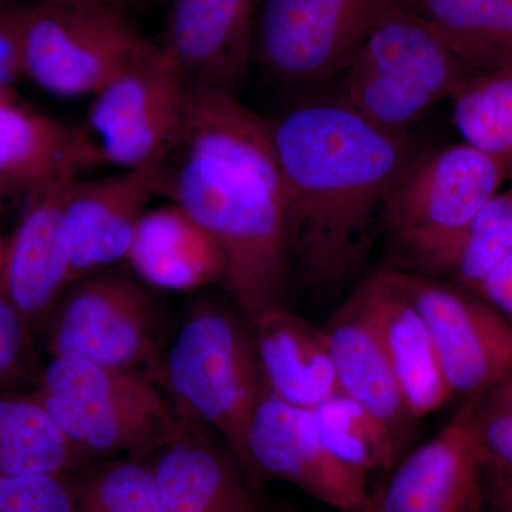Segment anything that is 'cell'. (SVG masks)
Here are the masks:
<instances>
[{"instance_id": "cell-4", "label": "cell", "mask_w": 512, "mask_h": 512, "mask_svg": "<svg viewBox=\"0 0 512 512\" xmlns=\"http://www.w3.org/2000/svg\"><path fill=\"white\" fill-rule=\"evenodd\" d=\"M33 393L90 463L148 460L178 421L170 397L146 373L50 359Z\"/></svg>"}, {"instance_id": "cell-40", "label": "cell", "mask_w": 512, "mask_h": 512, "mask_svg": "<svg viewBox=\"0 0 512 512\" xmlns=\"http://www.w3.org/2000/svg\"><path fill=\"white\" fill-rule=\"evenodd\" d=\"M279 512H288V511H279Z\"/></svg>"}, {"instance_id": "cell-11", "label": "cell", "mask_w": 512, "mask_h": 512, "mask_svg": "<svg viewBox=\"0 0 512 512\" xmlns=\"http://www.w3.org/2000/svg\"><path fill=\"white\" fill-rule=\"evenodd\" d=\"M386 271L426 322L451 396L484 393L512 369L510 326L483 296L441 279Z\"/></svg>"}, {"instance_id": "cell-20", "label": "cell", "mask_w": 512, "mask_h": 512, "mask_svg": "<svg viewBox=\"0 0 512 512\" xmlns=\"http://www.w3.org/2000/svg\"><path fill=\"white\" fill-rule=\"evenodd\" d=\"M126 261L141 282L164 291L227 285V262L221 248L177 204L144 212Z\"/></svg>"}, {"instance_id": "cell-6", "label": "cell", "mask_w": 512, "mask_h": 512, "mask_svg": "<svg viewBox=\"0 0 512 512\" xmlns=\"http://www.w3.org/2000/svg\"><path fill=\"white\" fill-rule=\"evenodd\" d=\"M345 76V103L377 127L407 134L468 73L430 23L402 3L370 30Z\"/></svg>"}, {"instance_id": "cell-19", "label": "cell", "mask_w": 512, "mask_h": 512, "mask_svg": "<svg viewBox=\"0 0 512 512\" xmlns=\"http://www.w3.org/2000/svg\"><path fill=\"white\" fill-rule=\"evenodd\" d=\"M322 330L339 392L383 421L404 451L417 419L404 400L382 340L356 292L330 316Z\"/></svg>"}, {"instance_id": "cell-2", "label": "cell", "mask_w": 512, "mask_h": 512, "mask_svg": "<svg viewBox=\"0 0 512 512\" xmlns=\"http://www.w3.org/2000/svg\"><path fill=\"white\" fill-rule=\"evenodd\" d=\"M271 126L289 259L306 284L338 285L366 264L384 204L416 158L407 134L377 127L345 101L302 104Z\"/></svg>"}, {"instance_id": "cell-12", "label": "cell", "mask_w": 512, "mask_h": 512, "mask_svg": "<svg viewBox=\"0 0 512 512\" xmlns=\"http://www.w3.org/2000/svg\"><path fill=\"white\" fill-rule=\"evenodd\" d=\"M244 464L259 480L284 481L342 512H365L367 480L343 467L320 439L312 410L282 402L266 387L245 436Z\"/></svg>"}, {"instance_id": "cell-35", "label": "cell", "mask_w": 512, "mask_h": 512, "mask_svg": "<svg viewBox=\"0 0 512 512\" xmlns=\"http://www.w3.org/2000/svg\"><path fill=\"white\" fill-rule=\"evenodd\" d=\"M13 191H16V188L13 187V185L10 184L2 174H0V198L5 197V195H8Z\"/></svg>"}, {"instance_id": "cell-10", "label": "cell", "mask_w": 512, "mask_h": 512, "mask_svg": "<svg viewBox=\"0 0 512 512\" xmlns=\"http://www.w3.org/2000/svg\"><path fill=\"white\" fill-rule=\"evenodd\" d=\"M187 89L184 74L158 46L96 94L89 126L104 163L164 167L183 140Z\"/></svg>"}, {"instance_id": "cell-21", "label": "cell", "mask_w": 512, "mask_h": 512, "mask_svg": "<svg viewBox=\"0 0 512 512\" xmlns=\"http://www.w3.org/2000/svg\"><path fill=\"white\" fill-rule=\"evenodd\" d=\"M104 163L89 131L67 126L20 103L0 83V174L16 190H32L57 175Z\"/></svg>"}, {"instance_id": "cell-38", "label": "cell", "mask_w": 512, "mask_h": 512, "mask_svg": "<svg viewBox=\"0 0 512 512\" xmlns=\"http://www.w3.org/2000/svg\"><path fill=\"white\" fill-rule=\"evenodd\" d=\"M505 167H507V174H510L512 177V156L508 158L507 163H505Z\"/></svg>"}, {"instance_id": "cell-7", "label": "cell", "mask_w": 512, "mask_h": 512, "mask_svg": "<svg viewBox=\"0 0 512 512\" xmlns=\"http://www.w3.org/2000/svg\"><path fill=\"white\" fill-rule=\"evenodd\" d=\"M158 326V305L144 282L101 271L67 288L43 332L50 359L146 373L153 379L163 352Z\"/></svg>"}, {"instance_id": "cell-15", "label": "cell", "mask_w": 512, "mask_h": 512, "mask_svg": "<svg viewBox=\"0 0 512 512\" xmlns=\"http://www.w3.org/2000/svg\"><path fill=\"white\" fill-rule=\"evenodd\" d=\"M79 173L67 171L37 185L9 239H5L2 284L32 335L47 320L72 285V251L67 232V192Z\"/></svg>"}, {"instance_id": "cell-39", "label": "cell", "mask_w": 512, "mask_h": 512, "mask_svg": "<svg viewBox=\"0 0 512 512\" xmlns=\"http://www.w3.org/2000/svg\"><path fill=\"white\" fill-rule=\"evenodd\" d=\"M126 2V5H130V3L137 2V0H124Z\"/></svg>"}, {"instance_id": "cell-14", "label": "cell", "mask_w": 512, "mask_h": 512, "mask_svg": "<svg viewBox=\"0 0 512 512\" xmlns=\"http://www.w3.org/2000/svg\"><path fill=\"white\" fill-rule=\"evenodd\" d=\"M477 396L423 446L393 467L389 480L370 493L365 512H478L485 464L478 439Z\"/></svg>"}, {"instance_id": "cell-27", "label": "cell", "mask_w": 512, "mask_h": 512, "mask_svg": "<svg viewBox=\"0 0 512 512\" xmlns=\"http://www.w3.org/2000/svg\"><path fill=\"white\" fill-rule=\"evenodd\" d=\"M451 100L454 123L466 143L507 163L512 156V69L468 76Z\"/></svg>"}, {"instance_id": "cell-18", "label": "cell", "mask_w": 512, "mask_h": 512, "mask_svg": "<svg viewBox=\"0 0 512 512\" xmlns=\"http://www.w3.org/2000/svg\"><path fill=\"white\" fill-rule=\"evenodd\" d=\"M355 292L382 340L410 412L420 419L439 410L453 396L416 306L386 269L370 276Z\"/></svg>"}, {"instance_id": "cell-33", "label": "cell", "mask_w": 512, "mask_h": 512, "mask_svg": "<svg viewBox=\"0 0 512 512\" xmlns=\"http://www.w3.org/2000/svg\"><path fill=\"white\" fill-rule=\"evenodd\" d=\"M10 6L0 2V83L10 84L20 76L15 45L10 32Z\"/></svg>"}, {"instance_id": "cell-9", "label": "cell", "mask_w": 512, "mask_h": 512, "mask_svg": "<svg viewBox=\"0 0 512 512\" xmlns=\"http://www.w3.org/2000/svg\"><path fill=\"white\" fill-rule=\"evenodd\" d=\"M406 0H264L254 46L276 82H322L348 69L370 30Z\"/></svg>"}, {"instance_id": "cell-31", "label": "cell", "mask_w": 512, "mask_h": 512, "mask_svg": "<svg viewBox=\"0 0 512 512\" xmlns=\"http://www.w3.org/2000/svg\"><path fill=\"white\" fill-rule=\"evenodd\" d=\"M33 359L32 332L0 284V392L29 376Z\"/></svg>"}, {"instance_id": "cell-13", "label": "cell", "mask_w": 512, "mask_h": 512, "mask_svg": "<svg viewBox=\"0 0 512 512\" xmlns=\"http://www.w3.org/2000/svg\"><path fill=\"white\" fill-rule=\"evenodd\" d=\"M147 461L157 512H266L262 481L217 433L183 413Z\"/></svg>"}, {"instance_id": "cell-26", "label": "cell", "mask_w": 512, "mask_h": 512, "mask_svg": "<svg viewBox=\"0 0 512 512\" xmlns=\"http://www.w3.org/2000/svg\"><path fill=\"white\" fill-rule=\"evenodd\" d=\"M320 439L343 467L357 476L393 470L402 448L389 427L342 393H336L312 410Z\"/></svg>"}, {"instance_id": "cell-30", "label": "cell", "mask_w": 512, "mask_h": 512, "mask_svg": "<svg viewBox=\"0 0 512 512\" xmlns=\"http://www.w3.org/2000/svg\"><path fill=\"white\" fill-rule=\"evenodd\" d=\"M72 474H0V512H74Z\"/></svg>"}, {"instance_id": "cell-28", "label": "cell", "mask_w": 512, "mask_h": 512, "mask_svg": "<svg viewBox=\"0 0 512 512\" xmlns=\"http://www.w3.org/2000/svg\"><path fill=\"white\" fill-rule=\"evenodd\" d=\"M74 512H157L156 488L147 460L93 461L74 473Z\"/></svg>"}, {"instance_id": "cell-3", "label": "cell", "mask_w": 512, "mask_h": 512, "mask_svg": "<svg viewBox=\"0 0 512 512\" xmlns=\"http://www.w3.org/2000/svg\"><path fill=\"white\" fill-rule=\"evenodd\" d=\"M153 379L178 412L210 427L244 463L248 426L266 390L248 316L217 302L195 303Z\"/></svg>"}, {"instance_id": "cell-29", "label": "cell", "mask_w": 512, "mask_h": 512, "mask_svg": "<svg viewBox=\"0 0 512 512\" xmlns=\"http://www.w3.org/2000/svg\"><path fill=\"white\" fill-rule=\"evenodd\" d=\"M476 423L485 474L494 478L495 493L512 487V369L478 394Z\"/></svg>"}, {"instance_id": "cell-37", "label": "cell", "mask_w": 512, "mask_h": 512, "mask_svg": "<svg viewBox=\"0 0 512 512\" xmlns=\"http://www.w3.org/2000/svg\"><path fill=\"white\" fill-rule=\"evenodd\" d=\"M3 248H5V239L0 237V284H2Z\"/></svg>"}, {"instance_id": "cell-1", "label": "cell", "mask_w": 512, "mask_h": 512, "mask_svg": "<svg viewBox=\"0 0 512 512\" xmlns=\"http://www.w3.org/2000/svg\"><path fill=\"white\" fill-rule=\"evenodd\" d=\"M167 192L217 242L227 262V288L245 316L282 305L289 249L288 195L271 120L237 94L190 84L181 146Z\"/></svg>"}, {"instance_id": "cell-17", "label": "cell", "mask_w": 512, "mask_h": 512, "mask_svg": "<svg viewBox=\"0 0 512 512\" xmlns=\"http://www.w3.org/2000/svg\"><path fill=\"white\" fill-rule=\"evenodd\" d=\"M256 0H174L164 43L188 84L237 93L254 43Z\"/></svg>"}, {"instance_id": "cell-34", "label": "cell", "mask_w": 512, "mask_h": 512, "mask_svg": "<svg viewBox=\"0 0 512 512\" xmlns=\"http://www.w3.org/2000/svg\"><path fill=\"white\" fill-rule=\"evenodd\" d=\"M495 504L497 512H512V487L495 493Z\"/></svg>"}, {"instance_id": "cell-36", "label": "cell", "mask_w": 512, "mask_h": 512, "mask_svg": "<svg viewBox=\"0 0 512 512\" xmlns=\"http://www.w3.org/2000/svg\"><path fill=\"white\" fill-rule=\"evenodd\" d=\"M47 2H73V0H47ZM86 2L110 3V5L119 6L123 9H126L127 6L124 0H86Z\"/></svg>"}, {"instance_id": "cell-32", "label": "cell", "mask_w": 512, "mask_h": 512, "mask_svg": "<svg viewBox=\"0 0 512 512\" xmlns=\"http://www.w3.org/2000/svg\"><path fill=\"white\" fill-rule=\"evenodd\" d=\"M480 296L503 315L512 332V254L488 276Z\"/></svg>"}, {"instance_id": "cell-8", "label": "cell", "mask_w": 512, "mask_h": 512, "mask_svg": "<svg viewBox=\"0 0 512 512\" xmlns=\"http://www.w3.org/2000/svg\"><path fill=\"white\" fill-rule=\"evenodd\" d=\"M505 175L501 158L467 143L414 158L390 192L380 222L393 264L466 227L498 194Z\"/></svg>"}, {"instance_id": "cell-24", "label": "cell", "mask_w": 512, "mask_h": 512, "mask_svg": "<svg viewBox=\"0 0 512 512\" xmlns=\"http://www.w3.org/2000/svg\"><path fill=\"white\" fill-rule=\"evenodd\" d=\"M458 57L468 76L512 69V0H406Z\"/></svg>"}, {"instance_id": "cell-16", "label": "cell", "mask_w": 512, "mask_h": 512, "mask_svg": "<svg viewBox=\"0 0 512 512\" xmlns=\"http://www.w3.org/2000/svg\"><path fill=\"white\" fill-rule=\"evenodd\" d=\"M163 167L133 168L99 180H74L64 214L72 251V285L126 261L147 201Z\"/></svg>"}, {"instance_id": "cell-5", "label": "cell", "mask_w": 512, "mask_h": 512, "mask_svg": "<svg viewBox=\"0 0 512 512\" xmlns=\"http://www.w3.org/2000/svg\"><path fill=\"white\" fill-rule=\"evenodd\" d=\"M10 32L20 76L62 97H94L158 49L123 8L86 0L10 6Z\"/></svg>"}, {"instance_id": "cell-22", "label": "cell", "mask_w": 512, "mask_h": 512, "mask_svg": "<svg viewBox=\"0 0 512 512\" xmlns=\"http://www.w3.org/2000/svg\"><path fill=\"white\" fill-rule=\"evenodd\" d=\"M259 366L269 392L282 402L313 410L339 393L322 329L284 305L249 316Z\"/></svg>"}, {"instance_id": "cell-25", "label": "cell", "mask_w": 512, "mask_h": 512, "mask_svg": "<svg viewBox=\"0 0 512 512\" xmlns=\"http://www.w3.org/2000/svg\"><path fill=\"white\" fill-rule=\"evenodd\" d=\"M89 463L35 393L0 392V474H72Z\"/></svg>"}, {"instance_id": "cell-23", "label": "cell", "mask_w": 512, "mask_h": 512, "mask_svg": "<svg viewBox=\"0 0 512 512\" xmlns=\"http://www.w3.org/2000/svg\"><path fill=\"white\" fill-rule=\"evenodd\" d=\"M512 254V191L498 192L466 227L400 259L390 269L441 279L480 295Z\"/></svg>"}]
</instances>
